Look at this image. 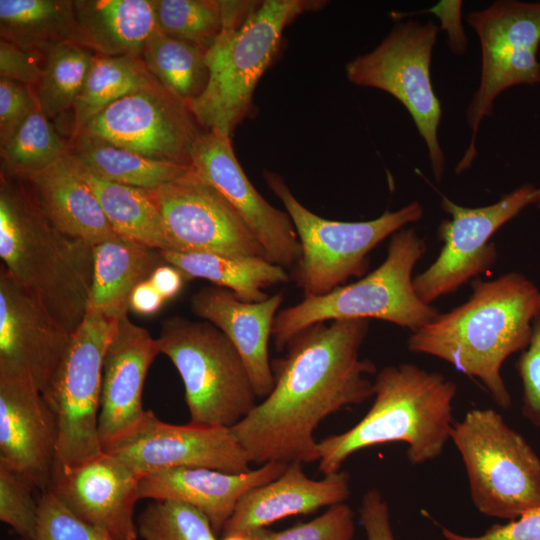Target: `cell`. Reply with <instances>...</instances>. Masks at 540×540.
<instances>
[{"label": "cell", "mask_w": 540, "mask_h": 540, "mask_svg": "<svg viewBox=\"0 0 540 540\" xmlns=\"http://www.w3.org/2000/svg\"><path fill=\"white\" fill-rule=\"evenodd\" d=\"M369 319L312 324L274 359L271 393L231 430L251 462L312 463L319 460L314 431L329 415L374 395L367 375L375 364L360 357Z\"/></svg>", "instance_id": "cell-1"}, {"label": "cell", "mask_w": 540, "mask_h": 540, "mask_svg": "<svg viewBox=\"0 0 540 540\" xmlns=\"http://www.w3.org/2000/svg\"><path fill=\"white\" fill-rule=\"evenodd\" d=\"M471 289L464 303L411 332L407 348L448 362L478 380L499 407L509 409L512 397L501 369L529 344L540 313V289L519 272L474 279Z\"/></svg>", "instance_id": "cell-2"}, {"label": "cell", "mask_w": 540, "mask_h": 540, "mask_svg": "<svg viewBox=\"0 0 540 540\" xmlns=\"http://www.w3.org/2000/svg\"><path fill=\"white\" fill-rule=\"evenodd\" d=\"M0 257L14 281L73 334L88 310L93 246L54 227L23 182L3 173Z\"/></svg>", "instance_id": "cell-3"}, {"label": "cell", "mask_w": 540, "mask_h": 540, "mask_svg": "<svg viewBox=\"0 0 540 540\" xmlns=\"http://www.w3.org/2000/svg\"><path fill=\"white\" fill-rule=\"evenodd\" d=\"M374 400L353 427L318 441L319 471L341 470L357 451L389 442L407 444L410 464L422 465L443 453L454 423L457 385L437 371L412 363L383 367L373 381Z\"/></svg>", "instance_id": "cell-4"}, {"label": "cell", "mask_w": 540, "mask_h": 540, "mask_svg": "<svg viewBox=\"0 0 540 540\" xmlns=\"http://www.w3.org/2000/svg\"><path fill=\"white\" fill-rule=\"evenodd\" d=\"M427 250L425 240L414 228H403L391 236L384 261L358 281L321 295L304 297L279 310L272 337L276 349L304 328L319 322L348 319H378L414 332L440 312L423 302L413 286V270Z\"/></svg>", "instance_id": "cell-5"}, {"label": "cell", "mask_w": 540, "mask_h": 540, "mask_svg": "<svg viewBox=\"0 0 540 540\" xmlns=\"http://www.w3.org/2000/svg\"><path fill=\"white\" fill-rule=\"evenodd\" d=\"M323 3L258 1L241 24L223 29L206 54L207 87L188 105L202 128L231 136L252 115L256 86L277 55L285 28L303 12L316 10Z\"/></svg>", "instance_id": "cell-6"}, {"label": "cell", "mask_w": 540, "mask_h": 540, "mask_svg": "<svg viewBox=\"0 0 540 540\" xmlns=\"http://www.w3.org/2000/svg\"><path fill=\"white\" fill-rule=\"evenodd\" d=\"M263 177L282 201L297 233L301 254L291 269L290 279L304 297L325 295L345 285L351 277H364L370 265V252L424 215L423 206L413 201L368 221L329 220L304 207L281 175L265 171Z\"/></svg>", "instance_id": "cell-7"}, {"label": "cell", "mask_w": 540, "mask_h": 540, "mask_svg": "<svg viewBox=\"0 0 540 540\" xmlns=\"http://www.w3.org/2000/svg\"><path fill=\"white\" fill-rule=\"evenodd\" d=\"M450 440L461 456L478 512L511 521L540 506V458L496 410L467 411L454 421Z\"/></svg>", "instance_id": "cell-8"}, {"label": "cell", "mask_w": 540, "mask_h": 540, "mask_svg": "<svg viewBox=\"0 0 540 540\" xmlns=\"http://www.w3.org/2000/svg\"><path fill=\"white\" fill-rule=\"evenodd\" d=\"M156 339L183 381L191 423L232 428L256 406L240 354L213 324L171 317Z\"/></svg>", "instance_id": "cell-9"}, {"label": "cell", "mask_w": 540, "mask_h": 540, "mask_svg": "<svg viewBox=\"0 0 540 540\" xmlns=\"http://www.w3.org/2000/svg\"><path fill=\"white\" fill-rule=\"evenodd\" d=\"M118 320L88 308L42 391L58 425L55 470L78 465L103 452L98 436L103 363Z\"/></svg>", "instance_id": "cell-10"}, {"label": "cell", "mask_w": 540, "mask_h": 540, "mask_svg": "<svg viewBox=\"0 0 540 540\" xmlns=\"http://www.w3.org/2000/svg\"><path fill=\"white\" fill-rule=\"evenodd\" d=\"M437 33L432 21L398 24L375 49L349 61L345 71L351 83L382 90L403 104L427 145L433 175L441 181L445 156L437 133L442 111L430 75Z\"/></svg>", "instance_id": "cell-11"}, {"label": "cell", "mask_w": 540, "mask_h": 540, "mask_svg": "<svg viewBox=\"0 0 540 540\" xmlns=\"http://www.w3.org/2000/svg\"><path fill=\"white\" fill-rule=\"evenodd\" d=\"M536 188L522 185L497 202L478 208L460 206L441 196V208L451 215L438 226L437 236L443 243L434 262L414 276L418 297L432 303L457 291L474 277L488 271L497 261L496 245L491 237L526 206L533 204Z\"/></svg>", "instance_id": "cell-12"}, {"label": "cell", "mask_w": 540, "mask_h": 540, "mask_svg": "<svg viewBox=\"0 0 540 540\" xmlns=\"http://www.w3.org/2000/svg\"><path fill=\"white\" fill-rule=\"evenodd\" d=\"M146 190L172 251L269 259L235 209L192 167L181 177Z\"/></svg>", "instance_id": "cell-13"}, {"label": "cell", "mask_w": 540, "mask_h": 540, "mask_svg": "<svg viewBox=\"0 0 540 540\" xmlns=\"http://www.w3.org/2000/svg\"><path fill=\"white\" fill-rule=\"evenodd\" d=\"M81 132L153 159L190 164L204 131L189 106L156 79L108 106Z\"/></svg>", "instance_id": "cell-14"}, {"label": "cell", "mask_w": 540, "mask_h": 540, "mask_svg": "<svg viewBox=\"0 0 540 540\" xmlns=\"http://www.w3.org/2000/svg\"><path fill=\"white\" fill-rule=\"evenodd\" d=\"M482 52L481 77L472 104L491 112L495 99L516 85L540 84V1H496L467 16Z\"/></svg>", "instance_id": "cell-15"}, {"label": "cell", "mask_w": 540, "mask_h": 540, "mask_svg": "<svg viewBox=\"0 0 540 540\" xmlns=\"http://www.w3.org/2000/svg\"><path fill=\"white\" fill-rule=\"evenodd\" d=\"M107 452L141 478L172 468H209L227 473L250 471L251 460L231 428L160 420L152 411L129 438Z\"/></svg>", "instance_id": "cell-16"}, {"label": "cell", "mask_w": 540, "mask_h": 540, "mask_svg": "<svg viewBox=\"0 0 540 540\" xmlns=\"http://www.w3.org/2000/svg\"><path fill=\"white\" fill-rule=\"evenodd\" d=\"M190 165L235 209L269 260L292 269L301 254L292 220L252 185L235 156L231 136L217 129L205 130L192 147Z\"/></svg>", "instance_id": "cell-17"}, {"label": "cell", "mask_w": 540, "mask_h": 540, "mask_svg": "<svg viewBox=\"0 0 540 540\" xmlns=\"http://www.w3.org/2000/svg\"><path fill=\"white\" fill-rule=\"evenodd\" d=\"M72 335L1 267L0 377L21 380L42 393Z\"/></svg>", "instance_id": "cell-18"}, {"label": "cell", "mask_w": 540, "mask_h": 540, "mask_svg": "<svg viewBox=\"0 0 540 540\" xmlns=\"http://www.w3.org/2000/svg\"><path fill=\"white\" fill-rule=\"evenodd\" d=\"M141 477L115 456L102 452L54 471L50 490L76 517L115 540H137L134 510Z\"/></svg>", "instance_id": "cell-19"}, {"label": "cell", "mask_w": 540, "mask_h": 540, "mask_svg": "<svg viewBox=\"0 0 540 540\" xmlns=\"http://www.w3.org/2000/svg\"><path fill=\"white\" fill-rule=\"evenodd\" d=\"M160 354L157 339L121 316L107 347L102 373L98 436L107 451L132 436L144 423L149 410L142 404L148 370Z\"/></svg>", "instance_id": "cell-20"}, {"label": "cell", "mask_w": 540, "mask_h": 540, "mask_svg": "<svg viewBox=\"0 0 540 540\" xmlns=\"http://www.w3.org/2000/svg\"><path fill=\"white\" fill-rule=\"evenodd\" d=\"M57 446V420L42 393L0 377V465L44 492L52 482Z\"/></svg>", "instance_id": "cell-21"}, {"label": "cell", "mask_w": 540, "mask_h": 540, "mask_svg": "<svg viewBox=\"0 0 540 540\" xmlns=\"http://www.w3.org/2000/svg\"><path fill=\"white\" fill-rule=\"evenodd\" d=\"M282 291L261 302H245L232 291L207 286L191 298L192 312L213 324L232 342L248 371L257 397L266 398L274 387L269 360V340L279 308Z\"/></svg>", "instance_id": "cell-22"}, {"label": "cell", "mask_w": 540, "mask_h": 540, "mask_svg": "<svg viewBox=\"0 0 540 540\" xmlns=\"http://www.w3.org/2000/svg\"><path fill=\"white\" fill-rule=\"evenodd\" d=\"M349 496L348 472L340 470L314 480L307 477L302 463L291 462L278 478L241 497L221 535L249 534L288 516L344 503Z\"/></svg>", "instance_id": "cell-23"}, {"label": "cell", "mask_w": 540, "mask_h": 540, "mask_svg": "<svg viewBox=\"0 0 540 540\" xmlns=\"http://www.w3.org/2000/svg\"><path fill=\"white\" fill-rule=\"evenodd\" d=\"M288 464L268 462L244 473L209 468H172L143 476L141 499L173 500L203 513L216 534L221 533L241 497L278 478Z\"/></svg>", "instance_id": "cell-24"}, {"label": "cell", "mask_w": 540, "mask_h": 540, "mask_svg": "<svg viewBox=\"0 0 540 540\" xmlns=\"http://www.w3.org/2000/svg\"><path fill=\"white\" fill-rule=\"evenodd\" d=\"M45 217L62 233L91 246L117 234L69 152L50 167L19 179Z\"/></svg>", "instance_id": "cell-25"}, {"label": "cell", "mask_w": 540, "mask_h": 540, "mask_svg": "<svg viewBox=\"0 0 540 540\" xmlns=\"http://www.w3.org/2000/svg\"><path fill=\"white\" fill-rule=\"evenodd\" d=\"M89 309L119 319L127 314L133 289L165 263L160 252L115 235L93 247Z\"/></svg>", "instance_id": "cell-26"}, {"label": "cell", "mask_w": 540, "mask_h": 540, "mask_svg": "<svg viewBox=\"0 0 540 540\" xmlns=\"http://www.w3.org/2000/svg\"><path fill=\"white\" fill-rule=\"evenodd\" d=\"M91 49L106 56H142L156 27L153 0H74Z\"/></svg>", "instance_id": "cell-27"}, {"label": "cell", "mask_w": 540, "mask_h": 540, "mask_svg": "<svg viewBox=\"0 0 540 540\" xmlns=\"http://www.w3.org/2000/svg\"><path fill=\"white\" fill-rule=\"evenodd\" d=\"M164 262L179 269L185 278L205 279L232 291L245 302H261L269 287L287 283L286 269L259 256H225L211 253L159 251Z\"/></svg>", "instance_id": "cell-28"}, {"label": "cell", "mask_w": 540, "mask_h": 540, "mask_svg": "<svg viewBox=\"0 0 540 540\" xmlns=\"http://www.w3.org/2000/svg\"><path fill=\"white\" fill-rule=\"evenodd\" d=\"M0 36L26 50L63 43L92 50L71 0H0Z\"/></svg>", "instance_id": "cell-29"}, {"label": "cell", "mask_w": 540, "mask_h": 540, "mask_svg": "<svg viewBox=\"0 0 540 540\" xmlns=\"http://www.w3.org/2000/svg\"><path fill=\"white\" fill-rule=\"evenodd\" d=\"M72 158L115 234L158 251L172 250L163 220L146 189L104 180Z\"/></svg>", "instance_id": "cell-30"}, {"label": "cell", "mask_w": 540, "mask_h": 540, "mask_svg": "<svg viewBox=\"0 0 540 540\" xmlns=\"http://www.w3.org/2000/svg\"><path fill=\"white\" fill-rule=\"evenodd\" d=\"M69 148L96 176L142 189L173 181L191 168L190 164L153 159L83 132L72 136Z\"/></svg>", "instance_id": "cell-31"}, {"label": "cell", "mask_w": 540, "mask_h": 540, "mask_svg": "<svg viewBox=\"0 0 540 540\" xmlns=\"http://www.w3.org/2000/svg\"><path fill=\"white\" fill-rule=\"evenodd\" d=\"M155 80L141 56H106L96 53L72 109L73 135L108 106Z\"/></svg>", "instance_id": "cell-32"}, {"label": "cell", "mask_w": 540, "mask_h": 540, "mask_svg": "<svg viewBox=\"0 0 540 540\" xmlns=\"http://www.w3.org/2000/svg\"><path fill=\"white\" fill-rule=\"evenodd\" d=\"M206 54L207 50L156 28L141 57L160 84L189 105L207 87Z\"/></svg>", "instance_id": "cell-33"}, {"label": "cell", "mask_w": 540, "mask_h": 540, "mask_svg": "<svg viewBox=\"0 0 540 540\" xmlns=\"http://www.w3.org/2000/svg\"><path fill=\"white\" fill-rule=\"evenodd\" d=\"M42 53L43 73L34 90L41 110L50 120L73 109L96 53L72 43L50 46Z\"/></svg>", "instance_id": "cell-34"}, {"label": "cell", "mask_w": 540, "mask_h": 540, "mask_svg": "<svg viewBox=\"0 0 540 540\" xmlns=\"http://www.w3.org/2000/svg\"><path fill=\"white\" fill-rule=\"evenodd\" d=\"M69 152V144L58 135L36 97L27 120L0 148L1 173L21 179L50 167Z\"/></svg>", "instance_id": "cell-35"}, {"label": "cell", "mask_w": 540, "mask_h": 540, "mask_svg": "<svg viewBox=\"0 0 540 540\" xmlns=\"http://www.w3.org/2000/svg\"><path fill=\"white\" fill-rule=\"evenodd\" d=\"M156 27L209 50L226 27L224 0H153Z\"/></svg>", "instance_id": "cell-36"}, {"label": "cell", "mask_w": 540, "mask_h": 540, "mask_svg": "<svg viewBox=\"0 0 540 540\" xmlns=\"http://www.w3.org/2000/svg\"><path fill=\"white\" fill-rule=\"evenodd\" d=\"M142 540H218L208 518L193 506L154 500L136 519Z\"/></svg>", "instance_id": "cell-37"}, {"label": "cell", "mask_w": 540, "mask_h": 540, "mask_svg": "<svg viewBox=\"0 0 540 540\" xmlns=\"http://www.w3.org/2000/svg\"><path fill=\"white\" fill-rule=\"evenodd\" d=\"M34 489L17 474L0 465V521L10 526L20 538L34 540L39 521V500Z\"/></svg>", "instance_id": "cell-38"}, {"label": "cell", "mask_w": 540, "mask_h": 540, "mask_svg": "<svg viewBox=\"0 0 540 540\" xmlns=\"http://www.w3.org/2000/svg\"><path fill=\"white\" fill-rule=\"evenodd\" d=\"M354 534V512L341 503L309 522L286 530L276 532L261 528L248 535L252 540H353Z\"/></svg>", "instance_id": "cell-39"}, {"label": "cell", "mask_w": 540, "mask_h": 540, "mask_svg": "<svg viewBox=\"0 0 540 540\" xmlns=\"http://www.w3.org/2000/svg\"><path fill=\"white\" fill-rule=\"evenodd\" d=\"M39 521L34 540H115L70 512L50 489L39 499Z\"/></svg>", "instance_id": "cell-40"}, {"label": "cell", "mask_w": 540, "mask_h": 540, "mask_svg": "<svg viewBox=\"0 0 540 540\" xmlns=\"http://www.w3.org/2000/svg\"><path fill=\"white\" fill-rule=\"evenodd\" d=\"M515 367L522 384V415L540 428V313L533 322L529 344L520 352Z\"/></svg>", "instance_id": "cell-41"}, {"label": "cell", "mask_w": 540, "mask_h": 540, "mask_svg": "<svg viewBox=\"0 0 540 540\" xmlns=\"http://www.w3.org/2000/svg\"><path fill=\"white\" fill-rule=\"evenodd\" d=\"M36 100L34 87L0 77V147L21 128Z\"/></svg>", "instance_id": "cell-42"}, {"label": "cell", "mask_w": 540, "mask_h": 540, "mask_svg": "<svg viewBox=\"0 0 540 540\" xmlns=\"http://www.w3.org/2000/svg\"><path fill=\"white\" fill-rule=\"evenodd\" d=\"M44 55L0 39V77L36 87L43 73Z\"/></svg>", "instance_id": "cell-43"}, {"label": "cell", "mask_w": 540, "mask_h": 540, "mask_svg": "<svg viewBox=\"0 0 540 540\" xmlns=\"http://www.w3.org/2000/svg\"><path fill=\"white\" fill-rule=\"evenodd\" d=\"M445 540H540V506L503 524H493L480 535H464L440 526Z\"/></svg>", "instance_id": "cell-44"}, {"label": "cell", "mask_w": 540, "mask_h": 540, "mask_svg": "<svg viewBox=\"0 0 540 540\" xmlns=\"http://www.w3.org/2000/svg\"><path fill=\"white\" fill-rule=\"evenodd\" d=\"M359 514L367 540H396L388 504L377 489L364 493Z\"/></svg>", "instance_id": "cell-45"}, {"label": "cell", "mask_w": 540, "mask_h": 540, "mask_svg": "<svg viewBox=\"0 0 540 540\" xmlns=\"http://www.w3.org/2000/svg\"><path fill=\"white\" fill-rule=\"evenodd\" d=\"M184 279L185 276L179 269L163 263L153 271L149 281L166 301L181 291Z\"/></svg>", "instance_id": "cell-46"}, {"label": "cell", "mask_w": 540, "mask_h": 540, "mask_svg": "<svg viewBox=\"0 0 540 540\" xmlns=\"http://www.w3.org/2000/svg\"><path fill=\"white\" fill-rule=\"evenodd\" d=\"M165 299L158 293L149 279L139 283L129 298V309L141 315H152L162 306Z\"/></svg>", "instance_id": "cell-47"}, {"label": "cell", "mask_w": 540, "mask_h": 540, "mask_svg": "<svg viewBox=\"0 0 540 540\" xmlns=\"http://www.w3.org/2000/svg\"><path fill=\"white\" fill-rule=\"evenodd\" d=\"M221 540H252L248 534H234L222 537Z\"/></svg>", "instance_id": "cell-48"}, {"label": "cell", "mask_w": 540, "mask_h": 540, "mask_svg": "<svg viewBox=\"0 0 540 540\" xmlns=\"http://www.w3.org/2000/svg\"><path fill=\"white\" fill-rule=\"evenodd\" d=\"M532 205H535L538 209H540V188H536L534 192V199Z\"/></svg>", "instance_id": "cell-49"}, {"label": "cell", "mask_w": 540, "mask_h": 540, "mask_svg": "<svg viewBox=\"0 0 540 540\" xmlns=\"http://www.w3.org/2000/svg\"><path fill=\"white\" fill-rule=\"evenodd\" d=\"M17 540H26V539L20 538V539H17Z\"/></svg>", "instance_id": "cell-50"}]
</instances>
